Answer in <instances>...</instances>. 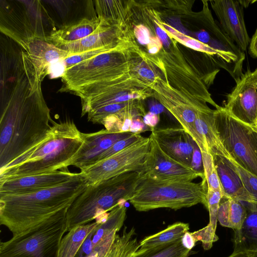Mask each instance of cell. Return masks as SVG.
I'll return each instance as SVG.
<instances>
[{
	"label": "cell",
	"instance_id": "3",
	"mask_svg": "<svg viewBox=\"0 0 257 257\" xmlns=\"http://www.w3.org/2000/svg\"><path fill=\"white\" fill-rule=\"evenodd\" d=\"M83 143L72 120H53L47 138L0 171V180L66 170Z\"/></svg>",
	"mask_w": 257,
	"mask_h": 257
},
{
	"label": "cell",
	"instance_id": "4",
	"mask_svg": "<svg viewBox=\"0 0 257 257\" xmlns=\"http://www.w3.org/2000/svg\"><path fill=\"white\" fill-rule=\"evenodd\" d=\"M144 177V171L130 172L88 185L67 210L68 231L90 223L129 201Z\"/></svg>",
	"mask_w": 257,
	"mask_h": 257
},
{
	"label": "cell",
	"instance_id": "32",
	"mask_svg": "<svg viewBox=\"0 0 257 257\" xmlns=\"http://www.w3.org/2000/svg\"><path fill=\"white\" fill-rule=\"evenodd\" d=\"M225 157L238 174L246 191L257 202V177L238 165L228 154Z\"/></svg>",
	"mask_w": 257,
	"mask_h": 257
},
{
	"label": "cell",
	"instance_id": "40",
	"mask_svg": "<svg viewBox=\"0 0 257 257\" xmlns=\"http://www.w3.org/2000/svg\"><path fill=\"white\" fill-rule=\"evenodd\" d=\"M144 123L151 129L152 132L159 121L158 114L148 112L143 117Z\"/></svg>",
	"mask_w": 257,
	"mask_h": 257
},
{
	"label": "cell",
	"instance_id": "1",
	"mask_svg": "<svg viewBox=\"0 0 257 257\" xmlns=\"http://www.w3.org/2000/svg\"><path fill=\"white\" fill-rule=\"evenodd\" d=\"M22 57L15 79L1 87L0 171L45 140L53 120L35 67Z\"/></svg>",
	"mask_w": 257,
	"mask_h": 257
},
{
	"label": "cell",
	"instance_id": "22",
	"mask_svg": "<svg viewBox=\"0 0 257 257\" xmlns=\"http://www.w3.org/2000/svg\"><path fill=\"white\" fill-rule=\"evenodd\" d=\"M246 209V218L240 229L234 232L233 251L257 250V202H241Z\"/></svg>",
	"mask_w": 257,
	"mask_h": 257
},
{
	"label": "cell",
	"instance_id": "33",
	"mask_svg": "<svg viewBox=\"0 0 257 257\" xmlns=\"http://www.w3.org/2000/svg\"><path fill=\"white\" fill-rule=\"evenodd\" d=\"M223 197L222 192L220 190L207 189L206 193L207 207L209 213V222L208 224L216 231L217 214L220 200Z\"/></svg>",
	"mask_w": 257,
	"mask_h": 257
},
{
	"label": "cell",
	"instance_id": "42",
	"mask_svg": "<svg viewBox=\"0 0 257 257\" xmlns=\"http://www.w3.org/2000/svg\"><path fill=\"white\" fill-rule=\"evenodd\" d=\"M156 28V33L157 37L159 38L162 44L166 47H169L171 46V43H172L171 39L168 36L166 31L164 30L161 27L158 26L157 25Z\"/></svg>",
	"mask_w": 257,
	"mask_h": 257
},
{
	"label": "cell",
	"instance_id": "16",
	"mask_svg": "<svg viewBox=\"0 0 257 257\" xmlns=\"http://www.w3.org/2000/svg\"><path fill=\"white\" fill-rule=\"evenodd\" d=\"M131 133H110L106 130L83 133V143L70 162L81 171L97 163L100 156L117 141L125 138Z\"/></svg>",
	"mask_w": 257,
	"mask_h": 257
},
{
	"label": "cell",
	"instance_id": "29",
	"mask_svg": "<svg viewBox=\"0 0 257 257\" xmlns=\"http://www.w3.org/2000/svg\"><path fill=\"white\" fill-rule=\"evenodd\" d=\"M142 100H134L101 106L88 112L87 119L93 123L99 124L102 119L110 115L127 109L144 106Z\"/></svg>",
	"mask_w": 257,
	"mask_h": 257
},
{
	"label": "cell",
	"instance_id": "37",
	"mask_svg": "<svg viewBox=\"0 0 257 257\" xmlns=\"http://www.w3.org/2000/svg\"><path fill=\"white\" fill-rule=\"evenodd\" d=\"M134 35L139 43L147 46L150 44L153 37H151L150 32L145 26L140 24L135 26Z\"/></svg>",
	"mask_w": 257,
	"mask_h": 257
},
{
	"label": "cell",
	"instance_id": "10",
	"mask_svg": "<svg viewBox=\"0 0 257 257\" xmlns=\"http://www.w3.org/2000/svg\"><path fill=\"white\" fill-rule=\"evenodd\" d=\"M152 89V96L174 116L198 145L194 123L199 113L210 109L207 102L184 89L174 88L167 79L161 76L154 83Z\"/></svg>",
	"mask_w": 257,
	"mask_h": 257
},
{
	"label": "cell",
	"instance_id": "45",
	"mask_svg": "<svg viewBox=\"0 0 257 257\" xmlns=\"http://www.w3.org/2000/svg\"><path fill=\"white\" fill-rule=\"evenodd\" d=\"M164 108V106L160 102L154 103L150 105L149 112L158 114L163 111Z\"/></svg>",
	"mask_w": 257,
	"mask_h": 257
},
{
	"label": "cell",
	"instance_id": "46",
	"mask_svg": "<svg viewBox=\"0 0 257 257\" xmlns=\"http://www.w3.org/2000/svg\"><path fill=\"white\" fill-rule=\"evenodd\" d=\"M248 257H257V250L246 252Z\"/></svg>",
	"mask_w": 257,
	"mask_h": 257
},
{
	"label": "cell",
	"instance_id": "28",
	"mask_svg": "<svg viewBox=\"0 0 257 257\" xmlns=\"http://www.w3.org/2000/svg\"><path fill=\"white\" fill-rule=\"evenodd\" d=\"M194 252L184 246L181 239H180L173 243L154 248H139L131 257H188Z\"/></svg>",
	"mask_w": 257,
	"mask_h": 257
},
{
	"label": "cell",
	"instance_id": "41",
	"mask_svg": "<svg viewBox=\"0 0 257 257\" xmlns=\"http://www.w3.org/2000/svg\"><path fill=\"white\" fill-rule=\"evenodd\" d=\"M163 44L157 37H153L150 44L147 46L148 51L151 55L158 53L162 49Z\"/></svg>",
	"mask_w": 257,
	"mask_h": 257
},
{
	"label": "cell",
	"instance_id": "30",
	"mask_svg": "<svg viewBox=\"0 0 257 257\" xmlns=\"http://www.w3.org/2000/svg\"><path fill=\"white\" fill-rule=\"evenodd\" d=\"M94 2L99 18L112 25H121L120 19L123 13L120 1H95Z\"/></svg>",
	"mask_w": 257,
	"mask_h": 257
},
{
	"label": "cell",
	"instance_id": "25",
	"mask_svg": "<svg viewBox=\"0 0 257 257\" xmlns=\"http://www.w3.org/2000/svg\"><path fill=\"white\" fill-rule=\"evenodd\" d=\"M98 224L94 221L67 231L61 241L58 257H75L86 238Z\"/></svg>",
	"mask_w": 257,
	"mask_h": 257
},
{
	"label": "cell",
	"instance_id": "43",
	"mask_svg": "<svg viewBox=\"0 0 257 257\" xmlns=\"http://www.w3.org/2000/svg\"><path fill=\"white\" fill-rule=\"evenodd\" d=\"M181 241L184 246L190 250H192L196 242L191 232H189V231L186 232L183 235L181 239Z\"/></svg>",
	"mask_w": 257,
	"mask_h": 257
},
{
	"label": "cell",
	"instance_id": "35",
	"mask_svg": "<svg viewBox=\"0 0 257 257\" xmlns=\"http://www.w3.org/2000/svg\"><path fill=\"white\" fill-rule=\"evenodd\" d=\"M121 40L117 43L112 44L111 45H108L102 48L96 49L91 51H87L84 53H82L79 54L68 57L64 60L66 68L69 67L70 66L77 64L82 61L89 59L102 53L111 50L115 47H116L121 41Z\"/></svg>",
	"mask_w": 257,
	"mask_h": 257
},
{
	"label": "cell",
	"instance_id": "7",
	"mask_svg": "<svg viewBox=\"0 0 257 257\" xmlns=\"http://www.w3.org/2000/svg\"><path fill=\"white\" fill-rule=\"evenodd\" d=\"M1 32L25 50L31 41H48L56 30L40 1H1Z\"/></svg>",
	"mask_w": 257,
	"mask_h": 257
},
{
	"label": "cell",
	"instance_id": "23",
	"mask_svg": "<svg viewBox=\"0 0 257 257\" xmlns=\"http://www.w3.org/2000/svg\"><path fill=\"white\" fill-rule=\"evenodd\" d=\"M101 21L98 17L83 18L75 23L63 25L51 33L48 42L57 46L78 41L93 33Z\"/></svg>",
	"mask_w": 257,
	"mask_h": 257
},
{
	"label": "cell",
	"instance_id": "31",
	"mask_svg": "<svg viewBox=\"0 0 257 257\" xmlns=\"http://www.w3.org/2000/svg\"><path fill=\"white\" fill-rule=\"evenodd\" d=\"M201 154L207 189L220 190L222 192L212 155L209 152H202Z\"/></svg>",
	"mask_w": 257,
	"mask_h": 257
},
{
	"label": "cell",
	"instance_id": "38",
	"mask_svg": "<svg viewBox=\"0 0 257 257\" xmlns=\"http://www.w3.org/2000/svg\"><path fill=\"white\" fill-rule=\"evenodd\" d=\"M191 167L196 172L205 176L201 152L196 144L194 147Z\"/></svg>",
	"mask_w": 257,
	"mask_h": 257
},
{
	"label": "cell",
	"instance_id": "9",
	"mask_svg": "<svg viewBox=\"0 0 257 257\" xmlns=\"http://www.w3.org/2000/svg\"><path fill=\"white\" fill-rule=\"evenodd\" d=\"M218 139L229 156L257 177V129L229 114L223 107L214 110Z\"/></svg>",
	"mask_w": 257,
	"mask_h": 257
},
{
	"label": "cell",
	"instance_id": "21",
	"mask_svg": "<svg viewBox=\"0 0 257 257\" xmlns=\"http://www.w3.org/2000/svg\"><path fill=\"white\" fill-rule=\"evenodd\" d=\"M24 51L30 58L38 78L41 81L49 74L51 65L69 57L67 51L48 41L39 39L30 42Z\"/></svg>",
	"mask_w": 257,
	"mask_h": 257
},
{
	"label": "cell",
	"instance_id": "18",
	"mask_svg": "<svg viewBox=\"0 0 257 257\" xmlns=\"http://www.w3.org/2000/svg\"><path fill=\"white\" fill-rule=\"evenodd\" d=\"M126 218L124 203L116 206L108 213L106 217L99 222L89 233L92 252L89 257H106L115 237Z\"/></svg>",
	"mask_w": 257,
	"mask_h": 257
},
{
	"label": "cell",
	"instance_id": "44",
	"mask_svg": "<svg viewBox=\"0 0 257 257\" xmlns=\"http://www.w3.org/2000/svg\"><path fill=\"white\" fill-rule=\"evenodd\" d=\"M248 48L250 55L257 58V29L250 39Z\"/></svg>",
	"mask_w": 257,
	"mask_h": 257
},
{
	"label": "cell",
	"instance_id": "36",
	"mask_svg": "<svg viewBox=\"0 0 257 257\" xmlns=\"http://www.w3.org/2000/svg\"><path fill=\"white\" fill-rule=\"evenodd\" d=\"M191 234L196 242L199 241L202 242L205 250L210 249L213 243L218 239L216 231L208 224L202 229L191 232Z\"/></svg>",
	"mask_w": 257,
	"mask_h": 257
},
{
	"label": "cell",
	"instance_id": "17",
	"mask_svg": "<svg viewBox=\"0 0 257 257\" xmlns=\"http://www.w3.org/2000/svg\"><path fill=\"white\" fill-rule=\"evenodd\" d=\"M162 150L172 159L190 168L195 142L182 128H155L151 132Z\"/></svg>",
	"mask_w": 257,
	"mask_h": 257
},
{
	"label": "cell",
	"instance_id": "13",
	"mask_svg": "<svg viewBox=\"0 0 257 257\" xmlns=\"http://www.w3.org/2000/svg\"><path fill=\"white\" fill-rule=\"evenodd\" d=\"M149 137L150 148L144 170L146 176L161 180L192 181L197 177L205 179L204 175L169 156L151 134Z\"/></svg>",
	"mask_w": 257,
	"mask_h": 257
},
{
	"label": "cell",
	"instance_id": "26",
	"mask_svg": "<svg viewBox=\"0 0 257 257\" xmlns=\"http://www.w3.org/2000/svg\"><path fill=\"white\" fill-rule=\"evenodd\" d=\"M189 230L188 223L175 222L156 233L146 236L139 242V248H152L173 243L181 239Z\"/></svg>",
	"mask_w": 257,
	"mask_h": 257
},
{
	"label": "cell",
	"instance_id": "19",
	"mask_svg": "<svg viewBox=\"0 0 257 257\" xmlns=\"http://www.w3.org/2000/svg\"><path fill=\"white\" fill-rule=\"evenodd\" d=\"M100 19V25L90 35L78 41L56 46L67 51L71 56L105 47L119 42L124 37L122 35L121 26L112 25Z\"/></svg>",
	"mask_w": 257,
	"mask_h": 257
},
{
	"label": "cell",
	"instance_id": "39",
	"mask_svg": "<svg viewBox=\"0 0 257 257\" xmlns=\"http://www.w3.org/2000/svg\"><path fill=\"white\" fill-rule=\"evenodd\" d=\"M142 117H143L139 116L133 120L130 130V133L140 134L142 132L151 131V129L144 123Z\"/></svg>",
	"mask_w": 257,
	"mask_h": 257
},
{
	"label": "cell",
	"instance_id": "27",
	"mask_svg": "<svg viewBox=\"0 0 257 257\" xmlns=\"http://www.w3.org/2000/svg\"><path fill=\"white\" fill-rule=\"evenodd\" d=\"M124 226L122 233L116 234L114 240L106 257H131L140 246L136 236V229L129 230Z\"/></svg>",
	"mask_w": 257,
	"mask_h": 257
},
{
	"label": "cell",
	"instance_id": "34",
	"mask_svg": "<svg viewBox=\"0 0 257 257\" xmlns=\"http://www.w3.org/2000/svg\"><path fill=\"white\" fill-rule=\"evenodd\" d=\"M144 138L140 134H132L131 136L117 141L100 156L97 163L116 154Z\"/></svg>",
	"mask_w": 257,
	"mask_h": 257
},
{
	"label": "cell",
	"instance_id": "5",
	"mask_svg": "<svg viewBox=\"0 0 257 257\" xmlns=\"http://www.w3.org/2000/svg\"><path fill=\"white\" fill-rule=\"evenodd\" d=\"M145 56L128 37L113 49L66 68L60 92H71L80 87L112 79L128 72Z\"/></svg>",
	"mask_w": 257,
	"mask_h": 257
},
{
	"label": "cell",
	"instance_id": "24",
	"mask_svg": "<svg viewBox=\"0 0 257 257\" xmlns=\"http://www.w3.org/2000/svg\"><path fill=\"white\" fill-rule=\"evenodd\" d=\"M246 216V208L241 201L221 198L217 214V220L221 226L237 231L240 229Z\"/></svg>",
	"mask_w": 257,
	"mask_h": 257
},
{
	"label": "cell",
	"instance_id": "8",
	"mask_svg": "<svg viewBox=\"0 0 257 257\" xmlns=\"http://www.w3.org/2000/svg\"><path fill=\"white\" fill-rule=\"evenodd\" d=\"M67 212L1 242L0 257H58L61 241L68 231Z\"/></svg>",
	"mask_w": 257,
	"mask_h": 257
},
{
	"label": "cell",
	"instance_id": "2",
	"mask_svg": "<svg viewBox=\"0 0 257 257\" xmlns=\"http://www.w3.org/2000/svg\"><path fill=\"white\" fill-rule=\"evenodd\" d=\"M87 186L80 172L70 180L54 187L31 193L0 196V223L13 236L21 234L67 211Z\"/></svg>",
	"mask_w": 257,
	"mask_h": 257
},
{
	"label": "cell",
	"instance_id": "14",
	"mask_svg": "<svg viewBox=\"0 0 257 257\" xmlns=\"http://www.w3.org/2000/svg\"><path fill=\"white\" fill-rule=\"evenodd\" d=\"M222 30L243 52L250 39L244 19L243 7L240 1L216 0L210 2Z\"/></svg>",
	"mask_w": 257,
	"mask_h": 257
},
{
	"label": "cell",
	"instance_id": "12",
	"mask_svg": "<svg viewBox=\"0 0 257 257\" xmlns=\"http://www.w3.org/2000/svg\"><path fill=\"white\" fill-rule=\"evenodd\" d=\"M224 108L239 120L253 126L257 120V67L248 69L235 81Z\"/></svg>",
	"mask_w": 257,
	"mask_h": 257
},
{
	"label": "cell",
	"instance_id": "15",
	"mask_svg": "<svg viewBox=\"0 0 257 257\" xmlns=\"http://www.w3.org/2000/svg\"><path fill=\"white\" fill-rule=\"evenodd\" d=\"M77 174L66 169L0 180V196L31 193L54 187L70 180Z\"/></svg>",
	"mask_w": 257,
	"mask_h": 257
},
{
	"label": "cell",
	"instance_id": "6",
	"mask_svg": "<svg viewBox=\"0 0 257 257\" xmlns=\"http://www.w3.org/2000/svg\"><path fill=\"white\" fill-rule=\"evenodd\" d=\"M206 179L200 183L161 180L145 176L128 201L138 211L158 208L178 210L199 203L207 207Z\"/></svg>",
	"mask_w": 257,
	"mask_h": 257
},
{
	"label": "cell",
	"instance_id": "20",
	"mask_svg": "<svg viewBox=\"0 0 257 257\" xmlns=\"http://www.w3.org/2000/svg\"><path fill=\"white\" fill-rule=\"evenodd\" d=\"M212 156L223 192L222 198L241 202H256L246 191L240 177L227 158L221 155Z\"/></svg>",
	"mask_w": 257,
	"mask_h": 257
},
{
	"label": "cell",
	"instance_id": "11",
	"mask_svg": "<svg viewBox=\"0 0 257 257\" xmlns=\"http://www.w3.org/2000/svg\"><path fill=\"white\" fill-rule=\"evenodd\" d=\"M150 143V137H145L80 173L89 185L123 173L144 171L149 153Z\"/></svg>",
	"mask_w": 257,
	"mask_h": 257
}]
</instances>
